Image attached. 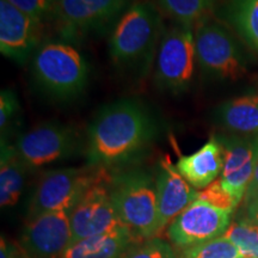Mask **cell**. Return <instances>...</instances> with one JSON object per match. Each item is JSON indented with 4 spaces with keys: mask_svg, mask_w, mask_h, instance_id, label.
I'll return each mask as SVG.
<instances>
[{
    "mask_svg": "<svg viewBox=\"0 0 258 258\" xmlns=\"http://www.w3.org/2000/svg\"><path fill=\"white\" fill-rule=\"evenodd\" d=\"M159 133L156 115L143 102L122 98L97 112L86 132L88 165L108 170L129 163Z\"/></svg>",
    "mask_w": 258,
    "mask_h": 258,
    "instance_id": "1",
    "label": "cell"
},
{
    "mask_svg": "<svg viewBox=\"0 0 258 258\" xmlns=\"http://www.w3.org/2000/svg\"><path fill=\"white\" fill-rule=\"evenodd\" d=\"M164 32L160 12L151 2H135L116 21L109 38V55L121 70H150Z\"/></svg>",
    "mask_w": 258,
    "mask_h": 258,
    "instance_id": "2",
    "label": "cell"
},
{
    "mask_svg": "<svg viewBox=\"0 0 258 258\" xmlns=\"http://www.w3.org/2000/svg\"><path fill=\"white\" fill-rule=\"evenodd\" d=\"M31 74L36 86L54 101H71L85 91L90 64L82 51L64 41L41 43L31 57Z\"/></svg>",
    "mask_w": 258,
    "mask_h": 258,
    "instance_id": "3",
    "label": "cell"
},
{
    "mask_svg": "<svg viewBox=\"0 0 258 258\" xmlns=\"http://www.w3.org/2000/svg\"><path fill=\"white\" fill-rule=\"evenodd\" d=\"M109 192L118 218L139 239L160 233L156 179L144 170L116 173L109 180Z\"/></svg>",
    "mask_w": 258,
    "mask_h": 258,
    "instance_id": "4",
    "label": "cell"
},
{
    "mask_svg": "<svg viewBox=\"0 0 258 258\" xmlns=\"http://www.w3.org/2000/svg\"><path fill=\"white\" fill-rule=\"evenodd\" d=\"M196 63L192 25L176 23L164 29L154 60L158 88L173 96L185 93L192 85Z\"/></svg>",
    "mask_w": 258,
    "mask_h": 258,
    "instance_id": "5",
    "label": "cell"
},
{
    "mask_svg": "<svg viewBox=\"0 0 258 258\" xmlns=\"http://www.w3.org/2000/svg\"><path fill=\"white\" fill-rule=\"evenodd\" d=\"M196 60L202 72L219 80H239L247 73L243 48L224 24L209 18L194 28Z\"/></svg>",
    "mask_w": 258,
    "mask_h": 258,
    "instance_id": "6",
    "label": "cell"
},
{
    "mask_svg": "<svg viewBox=\"0 0 258 258\" xmlns=\"http://www.w3.org/2000/svg\"><path fill=\"white\" fill-rule=\"evenodd\" d=\"M108 176L106 170L90 165L47 171L31 196L29 219L43 213L71 212L90 188Z\"/></svg>",
    "mask_w": 258,
    "mask_h": 258,
    "instance_id": "7",
    "label": "cell"
},
{
    "mask_svg": "<svg viewBox=\"0 0 258 258\" xmlns=\"http://www.w3.org/2000/svg\"><path fill=\"white\" fill-rule=\"evenodd\" d=\"M14 145L29 169H40L70 159L83 147L78 129L55 121L35 125L19 135Z\"/></svg>",
    "mask_w": 258,
    "mask_h": 258,
    "instance_id": "8",
    "label": "cell"
},
{
    "mask_svg": "<svg viewBox=\"0 0 258 258\" xmlns=\"http://www.w3.org/2000/svg\"><path fill=\"white\" fill-rule=\"evenodd\" d=\"M128 0H55L51 18L64 37L101 31L127 9Z\"/></svg>",
    "mask_w": 258,
    "mask_h": 258,
    "instance_id": "9",
    "label": "cell"
},
{
    "mask_svg": "<svg viewBox=\"0 0 258 258\" xmlns=\"http://www.w3.org/2000/svg\"><path fill=\"white\" fill-rule=\"evenodd\" d=\"M232 213L195 200L167 227L166 234L176 249H189L222 237L231 225Z\"/></svg>",
    "mask_w": 258,
    "mask_h": 258,
    "instance_id": "10",
    "label": "cell"
},
{
    "mask_svg": "<svg viewBox=\"0 0 258 258\" xmlns=\"http://www.w3.org/2000/svg\"><path fill=\"white\" fill-rule=\"evenodd\" d=\"M110 177L109 175L90 188L70 212L72 230L71 245L85 238L128 228L118 218L112 205L109 192Z\"/></svg>",
    "mask_w": 258,
    "mask_h": 258,
    "instance_id": "11",
    "label": "cell"
},
{
    "mask_svg": "<svg viewBox=\"0 0 258 258\" xmlns=\"http://www.w3.org/2000/svg\"><path fill=\"white\" fill-rule=\"evenodd\" d=\"M224 166L220 180L232 196L241 202L258 164V135L219 134Z\"/></svg>",
    "mask_w": 258,
    "mask_h": 258,
    "instance_id": "12",
    "label": "cell"
},
{
    "mask_svg": "<svg viewBox=\"0 0 258 258\" xmlns=\"http://www.w3.org/2000/svg\"><path fill=\"white\" fill-rule=\"evenodd\" d=\"M72 244L70 212H49L29 219L19 245L34 258H61Z\"/></svg>",
    "mask_w": 258,
    "mask_h": 258,
    "instance_id": "13",
    "label": "cell"
},
{
    "mask_svg": "<svg viewBox=\"0 0 258 258\" xmlns=\"http://www.w3.org/2000/svg\"><path fill=\"white\" fill-rule=\"evenodd\" d=\"M42 22L0 0V51L19 64L27 63L40 46Z\"/></svg>",
    "mask_w": 258,
    "mask_h": 258,
    "instance_id": "14",
    "label": "cell"
},
{
    "mask_svg": "<svg viewBox=\"0 0 258 258\" xmlns=\"http://www.w3.org/2000/svg\"><path fill=\"white\" fill-rule=\"evenodd\" d=\"M158 213L160 232L169 227L190 203L199 199V190L192 188L183 178L169 156L159 160L156 176Z\"/></svg>",
    "mask_w": 258,
    "mask_h": 258,
    "instance_id": "15",
    "label": "cell"
},
{
    "mask_svg": "<svg viewBox=\"0 0 258 258\" xmlns=\"http://www.w3.org/2000/svg\"><path fill=\"white\" fill-rule=\"evenodd\" d=\"M224 166L221 145L215 135L200 150L189 156H179L176 167L196 190H203L217 180Z\"/></svg>",
    "mask_w": 258,
    "mask_h": 258,
    "instance_id": "16",
    "label": "cell"
},
{
    "mask_svg": "<svg viewBox=\"0 0 258 258\" xmlns=\"http://www.w3.org/2000/svg\"><path fill=\"white\" fill-rule=\"evenodd\" d=\"M138 240L129 228H122L77 241L61 258H125Z\"/></svg>",
    "mask_w": 258,
    "mask_h": 258,
    "instance_id": "17",
    "label": "cell"
},
{
    "mask_svg": "<svg viewBox=\"0 0 258 258\" xmlns=\"http://www.w3.org/2000/svg\"><path fill=\"white\" fill-rule=\"evenodd\" d=\"M215 122L230 134L258 135V95L250 93L222 103L215 110Z\"/></svg>",
    "mask_w": 258,
    "mask_h": 258,
    "instance_id": "18",
    "label": "cell"
},
{
    "mask_svg": "<svg viewBox=\"0 0 258 258\" xmlns=\"http://www.w3.org/2000/svg\"><path fill=\"white\" fill-rule=\"evenodd\" d=\"M28 170L24 161L18 156L15 145L5 138L2 139L0 157V205L2 208L17 205L25 184Z\"/></svg>",
    "mask_w": 258,
    "mask_h": 258,
    "instance_id": "19",
    "label": "cell"
},
{
    "mask_svg": "<svg viewBox=\"0 0 258 258\" xmlns=\"http://www.w3.org/2000/svg\"><path fill=\"white\" fill-rule=\"evenodd\" d=\"M226 17L243 40L258 51V0H228Z\"/></svg>",
    "mask_w": 258,
    "mask_h": 258,
    "instance_id": "20",
    "label": "cell"
},
{
    "mask_svg": "<svg viewBox=\"0 0 258 258\" xmlns=\"http://www.w3.org/2000/svg\"><path fill=\"white\" fill-rule=\"evenodd\" d=\"M159 8L176 23L196 25L207 18L214 6V0H158Z\"/></svg>",
    "mask_w": 258,
    "mask_h": 258,
    "instance_id": "21",
    "label": "cell"
},
{
    "mask_svg": "<svg viewBox=\"0 0 258 258\" xmlns=\"http://www.w3.org/2000/svg\"><path fill=\"white\" fill-rule=\"evenodd\" d=\"M224 237L239 249L241 256L258 258V227L254 225L243 219L231 222Z\"/></svg>",
    "mask_w": 258,
    "mask_h": 258,
    "instance_id": "22",
    "label": "cell"
},
{
    "mask_svg": "<svg viewBox=\"0 0 258 258\" xmlns=\"http://www.w3.org/2000/svg\"><path fill=\"white\" fill-rule=\"evenodd\" d=\"M241 256L239 249L228 240L222 237L215 239L205 241L195 246L189 247L182 251L180 258H239Z\"/></svg>",
    "mask_w": 258,
    "mask_h": 258,
    "instance_id": "23",
    "label": "cell"
},
{
    "mask_svg": "<svg viewBox=\"0 0 258 258\" xmlns=\"http://www.w3.org/2000/svg\"><path fill=\"white\" fill-rule=\"evenodd\" d=\"M199 199L230 213H233L239 205V202L232 196V194L222 185L220 178L214 180L207 188L201 190L199 194Z\"/></svg>",
    "mask_w": 258,
    "mask_h": 258,
    "instance_id": "24",
    "label": "cell"
},
{
    "mask_svg": "<svg viewBox=\"0 0 258 258\" xmlns=\"http://www.w3.org/2000/svg\"><path fill=\"white\" fill-rule=\"evenodd\" d=\"M125 258H177L175 251L160 238H152L129 251Z\"/></svg>",
    "mask_w": 258,
    "mask_h": 258,
    "instance_id": "25",
    "label": "cell"
},
{
    "mask_svg": "<svg viewBox=\"0 0 258 258\" xmlns=\"http://www.w3.org/2000/svg\"><path fill=\"white\" fill-rule=\"evenodd\" d=\"M19 11L43 23L47 18H51L55 0H6Z\"/></svg>",
    "mask_w": 258,
    "mask_h": 258,
    "instance_id": "26",
    "label": "cell"
},
{
    "mask_svg": "<svg viewBox=\"0 0 258 258\" xmlns=\"http://www.w3.org/2000/svg\"><path fill=\"white\" fill-rule=\"evenodd\" d=\"M19 112V101L16 92L11 89H4L0 95V129L2 135L8 132Z\"/></svg>",
    "mask_w": 258,
    "mask_h": 258,
    "instance_id": "27",
    "label": "cell"
},
{
    "mask_svg": "<svg viewBox=\"0 0 258 258\" xmlns=\"http://www.w3.org/2000/svg\"><path fill=\"white\" fill-rule=\"evenodd\" d=\"M243 220L258 227V198L245 201V215Z\"/></svg>",
    "mask_w": 258,
    "mask_h": 258,
    "instance_id": "28",
    "label": "cell"
},
{
    "mask_svg": "<svg viewBox=\"0 0 258 258\" xmlns=\"http://www.w3.org/2000/svg\"><path fill=\"white\" fill-rule=\"evenodd\" d=\"M18 250L17 243H10L2 237V244H0V258H16Z\"/></svg>",
    "mask_w": 258,
    "mask_h": 258,
    "instance_id": "29",
    "label": "cell"
},
{
    "mask_svg": "<svg viewBox=\"0 0 258 258\" xmlns=\"http://www.w3.org/2000/svg\"><path fill=\"white\" fill-rule=\"evenodd\" d=\"M258 198V164L256 167V171H254L253 178L251 180V184L247 189L246 194H245L244 201H247V200H252Z\"/></svg>",
    "mask_w": 258,
    "mask_h": 258,
    "instance_id": "30",
    "label": "cell"
},
{
    "mask_svg": "<svg viewBox=\"0 0 258 258\" xmlns=\"http://www.w3.org/2000/svg\"><path fill=\"white\" fill-rule=\"evenodd\" d=\"M16 258H34V257H31L30 254L25 252L23 247L18 244V250H17V254H16Z\"/></svg>",
    "mask_w": 258,
    "mask_h": 258,
    "instance_id": "31",
    "label": "cell"
},
{
    "mask_svg": "<svg viewBox=\"0 0 258 258\" xmlns=\"http://www.w3.org/2000/svg\"><path fill=\"white\" fill-rule=\"evenodd\" d=\"M239 258H256V257H247V256H243V257H239Z\"/></svg>",
    "mask_w": 258,
    "mask_h": 258,
    "instance_id": "32",
    "label": "cell"
}]
</instances>
